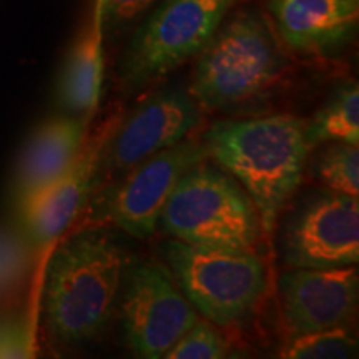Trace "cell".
Segmentation results:
<instances>
[{
  "instance_id": "cell-3",
  "label": "cell",
  "mask_w": 359,
  "mask_h": 359,
  "mask_svg": "<svg viewBox=\"0 0 359 359\" xmlns=\"http://www.w3.org/2000/svg\"><path fill=\"white\" fill-rule=\"evenodd\" d=\"M195 58L190 93L210 111L241 109L263 98L288 70L286 48L268 15L250 6L233 8Z\"/></svg>"
},
{
  "instance_id": "cell-16",
  "label": "cell",
  "mask_w": 359,
  "mask_h": 359,
  "mask_svg": "<svg viewBox=\"0 0 359 359\" xmlns=\"http://www.w3.org/2000/svg\"><path fill=\"white\" fill-rule=\"evenodd\" d=\"M308 145L314 148L331 142L359 145V90L354 80L341 83L304 127Z\"/></svg>"
},
{
  "instance_id": "cell-5",
  "label": "cell",
  "mask_w": 359,
  "mask_h": 359,
  "mask_svg": "<svg viewBox=\"0 0 359 359\" xmlns=\"http://www.w3.org/2000/svg\"><path fill=\"white\" fill-rule=\"evenodd\" d=\"M180 291L218 327L243 325L268 290V266L257 250H226L170 240L160 246Z\"/></svg>"
},
{
  "instance_id": "cell-18",
  "label": "cell",
  "mask_w": 359,
  "mask_h": 359,
  "mask_svg": "<svg viewBox=\"0 0 359 359\" xmlns=\"http://www.w3.org/2000/svg\"><path fill=\"white\" fill-rule=\"evenodd\" d=\"M358 339L348 326L327 327L293 336L281 349V358L290 359H346L356 356Z\"/></svg>"
},
{
  "instance_id": "cell-14",
  "label": "cell",
  "mask_w": 359,
  "mask_h": 359,
  "mask_svg": "<svg viewBox=\"0 0 359 359\" xmlns=\"http://www.w3.org/2000/svg\"><path fill=\"white\" fill-rule=\"evenodd\" d=\"M87 140L85 116H53L30 135L13 180L17 208L24 210L77 160Z\"/></svg>"
},
{
  "instance_id": "cell-11",
  "label": "cell",
  "mask_w": 359,
  "mask_h": 359,
  "mask_svg": "<svg viewBox=\"0 0 359 359\" xmlns=\"http://www.w3.org/2000/svg\"><path fill=\"white\" fill-rule=\"evenodd\" d=\"M122 114L110 115L85 140L74 165L24 210L22 224L34 250L45 251L65 235L95 196L103 180V158Z\"/></svg>"
},
{
  "instance_id": "cell-8",
  "label": "cell",
  "mask_w": 359,
  "mask_h": 359,
  "mask_svg": "<svg viewBox=\"0 0 359 359\" xmlns=\"http://www.w3.org/2000/svg\"><path fill=\"white\" fill-rule=\"evenodd\" d=\"M278 253L288 268H343L359 262V200L336 191L308 195L281 222Z\"/></svg>"
},
{
  "instance_id": "cell-12",
  "label": "cell",
  "mask_w": 359,
  "mask_h": 359,
  "mask_svg": "<svg viewBox=\"0 0 359 359\" xmlns=\"http://www.w3.org/2000/svg\"><path fill=\"white\" fill-rule=\"evenodd\" d=\"M356 264L343 268H290L278 278L281 321L288 338L348 326L356 313Z\"/></svg>"
},
{
  "instance_id": "cell-19",
  "label": "cell",
  "mask_w": 359,
  "mask_h": 359,
  "mask_svg": "<svg viewBox=\"0 0 359 359\" xmlns=\"http://www.w3.org/2000/svg\"><path fill=\"white\" fill-rule=\"evenodd\" d=\"M230 351L228 339L218 326L200 318L185 334L168 349V359H219L226 358Z\"/></svg>"
},
{
  "instance_id": "cell-20",
  "label": "cell",
  "mask_w": 359,
  "mask_h": 359,
  "mask_svg": "<svg viewBox=\"0 0 359 359\" xmlns=\"http://www.w3.org/2000/svg\"><path fill=\"white\" fill-rule=\"evenodd\" d=\"M156 2L158 0H97L103 32L123 29Z\"/></svg>"
},
{
  "instance_id": "cell-15",
  "label": "cell",
  "mask_w": 359,
  "mask_h": 359,
  "mask_svg": "<svg viewBox=\"0 0 359 359\" xmlns=\"http://www.w3.org/2000/svg\"><path fill=\"white\" fill-rule=\"evenodd\" d=\"M103 29L95 6L90 24L79 34L62 67L58 98L72 114L87 116L98 109L103 82Z\"/></svg>"
},
{
  "instance_id": "cell-6",
  "label": "cell",
  "mask_w": 359,
  "mask_h": 359,
  "mask_svg": "<svg viewBox=\"0 0 359 359\" xmlns=\"http://www.w3.org/2000/svg\"><path fill=\"white\" fill-rule=\"evenodd\" d=\"M243 0H161L130 39L118 65L125 95L142 92L187 64Z\"/></svg>"
},
{
  "instance_id": "cell-7",
  "label": "cell",
  "mask_w": 359,
  "mask_h": 359,
  "mask_svg": "<svg viewBox=\"0 0 359 359\" xmlns=\"http://www.w3.org/2000/svg\"><path fill=\"white\" fill-rule=\"evenodd\" d=\"M116 313L125 346L143 359L165 358L201 318L180 291L167 264L156 259L127 263Z\"/></svg>"
},
{
  "instance_id": "cell-9",
  "label": "cell",
  "mask_w": 359,
  "mask_h": 359,
  "mask_svg": "<svg viewBox=\"0 0 359 359\" xmlns=\"http://www.w3.org/2000/svg\"><path fill=\"white\" fill-rule=\"evenodd\" d=\"M203 160H208L203 140L191 137L148 156L110 183L109 191L102 196L103 218L128 236L150 238L158 228L161 210L178 180Z\"/></svg>"
},
{
  "instance_id": "cell-1",
  "label": "cell",
  "mask_w": 359,
  "mask_h": 359,
  "mask_svg": "<svg viewBox=\"0 0 359 359\" xmlns=\"http://www.w3.org/2000/svg\"><path fill=\"white\" fill-rule=\"evenodd\" d=\"M60 240L45 273V327L53 343L82 346L109 330L128 259L105 226L82 228Z\"/></svg>"
},
{
  "instance_id": "cell-13",
  "label": "cell",
  "mask_w": 359,
  "mask_h": 359,
  "mask_svg": "<svg viewBox=\"0 0 359 359\" xmlns=\"http://www.w3.org/2000/svg\"><path fill=\"white\" fill-rule=\"evenodd\" d=\"M266 15L286 52L327 57L356 34L359 0H266Z\"/></svg>"
},
{
  "instance_id": "cell-17",
  "label": "cell",
  "mask_w": 359,
  "mask_h": 359,
  "mask_svg": "<svg viewBox=\"0 0 359 359\" xmlns=\"http://www.w3.org/2000/svg\"><path fill=\"white\" fill-rule=\"evenodd\" d=\"M311 161V173L326 190L359 196V150L358 145L331 142L321 145Z\"/></svg>"
},
{
  "instance_id": "cell-4",
  "label": "cell",
  "mask_w": 359,
  "mask_h": 359,
  "mask_svg": "<svg viewBox=\"0 0 359 359\" xmlns=\"http://www.w3.org/2000/svg\"><path fill=\"white\" fill-rule=\"evenodd\" d=\"M158 226L183 243L226 250H257L264 235L245 188L206 160L182 175L165 201Z\"/></svg>"
},
{
  "instance_id": "cell-21",
  "label": "cell",
  "mask_w": 359,
  "mask_h": 359,
  "mask_svg": "<svg viewBox=\"0 0 359 359\" xmlns=\"http://www.w3.org/2000/svg\"><path fill=\"white\" fill-rule=\"evenodd\" d=\"M32 356H35V346L29 323L20 318L0 321V358Z\"/></svg>"
},
{
  "instance_id": "cell-2",
  "label": "cell",
  "mask_w": 359,
  "mask_h": 359,
  "mask_svg": "<svg viewBox=\"0 0 359 359\" xmlns=\"http://www.w3.org/2000/svg\"><path fill=\"white\" fill-rule=\"evenodd\" d=\"M306 120L290 114L223 118L203 135L208 158L226 170L257 206L264 235H273L308 170Z\"/></svg>"
},
{
  "instance_id": "cell-10",
  "label": "cell",
  "mask_w": 359,
  "mask_h": 359,
  "mask_svg": "<svg viewBox=\"0 0 359 359\" xmlns=\"http://www.w3.org/2000/svg\"><path fill=\"white\" fill-rule=\"evenodd\" d=\"M201 122V109L182 85L147 95L120 116L103 158V180L115 182L148 156L177 145Z\"/></svg>"
}]
</instances>
